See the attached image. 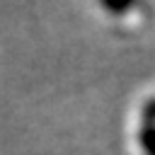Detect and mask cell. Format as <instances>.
<instances>
[{
  "instance_id": "cell-1",
  "label": "cell",
  "mask_w": 155,
  "mask_h": 155,
  "mask_svg": "<svg viewBox=\"0 0 155 155\" xmlns=\"http://www.w3.org/2000/svg\"><path fill=\"white\" fill-rule=\"evenodd\" d=\"M140 143H143V150L148 155H155V128H143Z\"/></svg>"
}]
</instances>
